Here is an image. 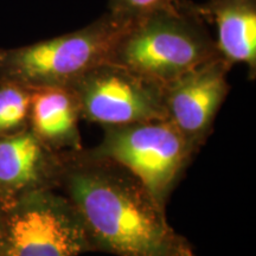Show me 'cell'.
I'll return each instance as SVG.
<instances>
[{
  "mask_svg": "<svg viewBox=\"0 0 256 256\" xmlns=\"http://www.w3.org/2000/svg\"><path fill=\"white\" fill-rule=\"evenodd\" d=\"M60 191L81 220L92 250L165 256L178 234L136 176L92 150L63 152Z\"/></svg>",
  "mask_w": 256,
  "mask_h": 256,
  "instance_id": "1",
  "label": "cell"
},
{
  "mask_svg": "<svg viewBox=\"0 0 256 256\" xmlns=\"http://www.w3.org/2000/svg\"><path fill=\"white\" fill-rule=\"evenodd\" d=\"M208 25L191 0L142 16L126 24L107 62L166 86L220 55Z\"/></svg>",
  "mask_w": 256,
  "mask_h": 256,
  "instance_id": "2",
  "label": "cell"
},
{
  "mask_svg": "<svg viewBox=\"0 0 256 256\" xmlns=\"http://www.w3.org/2000/svg\"><path fill=\"white\" fill-rule=\"evenodd\" d=\"M127 23L107 12L74 32L30 46L0 49V76L31 89L70 87L94 66L107 62Z\"/></svg>",
  "mask_w": 256,
  "mask_h": 256,
  "instance_id": "3",
  "label": "cell"
},
{
  "mask_svg": "<svg viewBox=\"0 0 256 256\" xmlns=\"http://www.w3.org/2000/svg\"><path fill=\"white\" fill-rule=\"evenodd\" d=\"M92 151L118 162L166 204L197 151L168 119L108 126Z\"/></svg>",
  "mask_w": 256,
  "mask_h": 256,
  "instance_id": "4",
  "label": "cell"
},
{
  "mask_svg": "<svg viewBox=\"0 0 256 256\" xmlns=\"http://www.w3.org/2000/svg\"><path fill=\"white\" fill-rule=\"evenodd\" d=\"M8 256H78L92 252L69 200L57 190L34 191L6 206Z\"/></svg>",
  "mask_w": 256,
  "mask_h": 256,
  "instance_id": "5",
  "label": "cell"
},
{
  "mask_svg": "<svg viewBox=\"0 0 256 256\" xmlns=\"http://www.w3.org/2000/svg\"><path fill=\"white\" fill-rule=\"evenodd\" d=\"M70 88L82 119L102 127L166 119L164 86L112 62L94 66Z\"/></svg>",
  "mask_w": 256,
  "mask_h": 256,
  "instance_id": "6",
  "label": "cell"
},
{
  "mask_svg": "<svg viewBox=\"0 0 256 256\" xmlns=\"http://www.w3.org/2000/svg\"><path fill=\"white\" fill-rule=\"evenodd\" d=\"M232 66L218 55L164 86L166 119L198 152L226 101Z\"/></svg>",
  "mask_w": 256,
  "mask_h": 256,
  "instance_id": "7",
  "label": "cell"
},
{
  "mask_svg": "<svg viewBox=\"0 0 256 256\" xmlns=\"http://www.w3.org/2000/svg\"><path fill=\"white\" fill-rule=\"evenodd\" d=\"M62 156L44 145L30 128L0 138V203L6 208L30 192L57 190Z\"/></svg>",
  "mask_w": 256,
  "mask_h": 256,
  "instance_id": "8",
  "label": "cell"
},
{
  "mask_svg": "<svg viewBox=\"0 0 256 256\" xmlns=\"http://www.w3.org/2000/svg\"><path fill=\"white\" fill-rule=\"evenodd\" d=\"M200 14L216 28V46L226 62L248 66L256 76V0H206L198 4Z\"/></svg>",
  "mask_w": 256,
  "mask_h": 256,
  "instance_id": "9",
  "label": "cell"
},
{
  "mask_svg": "<svg viewBox=\"0 0 256 256\" xmlns=\"http://www.w3.org/2000/svg\"><path fill=\"white\" fill-rule=\"evenodd\" d=\"M80 119L78 98L70 87L32 89L30 130L49 148L56 152L82 150Z\"/></svg>",
  "mask_w": 256,
  "mask_h": 256,
  "instance_id": "10",
  "label": "cell"
},
{
  "mask_svg": "<svg viewBox=\"0 0 256 256\" xmlns=\"http://www.w3.org/2000/svg\"><path fill=\"white\" fill-rule=\"evenodd\" d=\"M32 89L0 76V138L17 136L30 128Z\"/></svg>",
  "mask_w": 256,
  "mask_h": 256,
  "instance_id": "11",
  "label": "cell"
},
{
  "mask_svg": "<svg viewBox=\"0 0 256 256\" xmlns=\"http://www.w3.org/2000/svg\"><path fill=\"white\" fill-rule=\"evenodd\" d=\"M186 2L188 0H108V12L130 22L162 10L177 8Z\"/></svg>",
  "mask_w": 256,
  "mask_h": 256,
  "instance_id": "12",
  "label": "cell"
},
{
  "mask_svg": "<svg viewBox=\"0 0 256 256\" xmlns=\"http://www.w3.org/2000/svg\"><path fill=\"white\" fill-rule=\"evenodd\" d=\"M165 256H196V254L192 250L191 246L188 244L186 238L178 235Z\"/></svg>",
  "mask_w": 256,
  "mask_h": 256,
  "instance_id": "13",
  "label": "cell"
},
{
  "mask_svg": "<svg viewBox=\"0 0 256 256\" xmlns=\"http://www.w3.org/2000/svg\"><path fill=\"white\" fill-rule=\"evenodd\" d=\"M0 256H8L6 252V208L0 203Z\"/></svg>",
  "mask_w": 256,
  "mask_h": 256,
  "instance_id": "14",
  "label": "cell"
}]
</instances>
